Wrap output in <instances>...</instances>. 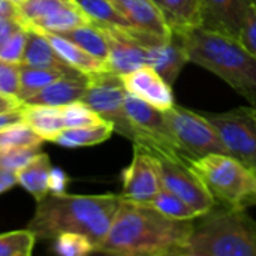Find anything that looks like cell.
<instances>
[{
	"label": "cell",
	"instance_id": "2e32d148",
	"mask_svg": "<svg viewBox=\"0 0 256 256\" xmlns=\"http://www.w3.org/2000/svg\"><path fill=\"white\" fill-rule=\"evenodd\" d=\"M88 86L87 74H64L42 90L27 98L24 105H46V106H64L68 104L81 100Z\"/></svg>",
	"mask_w": 256,
	"mask_h": 256
},
{
	"label": "cell",
	"instance_id": "8d00e7d4",
	"mask_svg": "<svg viewBox=\"0 0 256 256\" xmlns=\"http://www.w3.org/2000/svg\"><path fill=\"white\" fill-rule=\"evenodd\" d=\"M238 39L256 58V0L248 10V15L238 33Z\"/></svg>",
	"mask_w": 256,
	"mask_h": 256
},
{
	"label": "cell",
	"instance_id": "f546056e",
	"mask_svg": "<svg viewBox=\"0 0 256 256\" xmlns=\"http://www.w3.org/2000/svg\"><path fill=\"white\" fill-rule=\"evenodd\" d=\"M44 140L24 122L15 123L0 130V150L42 146Z\"/></svg>",
	"mask_w": 256,
	"mask_h": 256
},
{
	"label": "cell",
	"instance_id": "1f68e13d",
	"mask_svg": "<svg viewBox=\"0 0 256 256\" xmlns=\"http://www.w3.org/2000/svg\"><path fill=\"white\" fill-rule=\"evenodd\" d=\"M62 112L66 128H80V126L105 123V120L82 100H76L62 106Z\"/></svg>",
	"mask_w": 256,
	"mask_h": 256
},
{
	"label": "cell",
	"instance_id": "7bdbcfd3",
	"mask_svg": "<svg viewBox=\"0 0 256 256\" xmlns=\"http://www.w3.org/2000/svg\"><path fill=\"white\" fill-rule=\"evenodd\" d=\"M254 171V174H255V180H256V170H252ZM252 206H256V184H255V189H254V192L244 200V202H243V208H249V207H252Z\"/></svg>",
	"mask_w": 256,
	"mask_h": 256
},
{
	"label": "cell",
	"instance_id": "e575fe53",
	"mask_svg": "<svg viewBox=\"0 0 256 256\" xmlns=\"http://www.w3.org/2000/svg\"><path fill=\"white\" fill-rule=\"evenodd\" d=\"M26 42H27V28L21 27L0 44V58L12 63H21Z\"/></svg>",
	"mask_w": 256,
	"mask_h": 256
},
{
	"label": "cell",
	"instance_id": "5b68a950",
	"mask_svg": "<svg viewBox=\"0 0 256 256\" xmlns=\"http://www.w3.org/2000/svg\"><path fill=\"white\" fill-rule=\"evenodd\" d=\"M189 165L213 195L218 206L243 208L244 200L255 189L254 171L230 154L212 153L189 160Z\"/></svg>",
	"mask_w": 256,
	"mask_h": 256
},
{
	"label": "cell",
	"instance_id": "d4e9b609",
	"mask_svg": "<svg viewBox=\"0 0 256 256\" xmlns=\"http://www.w3.org/2000/svg\"><path fill=\"white\" fill-rule=\"evenodd\" d=\"M92 22V20L87 16V14L76 4L72 3L57 12H54L50 16H45L39 21H34L33 24L27 26L26 28L30 30H38V32H52V33H60L64 30H70L84 24Z\"/></svg>",
	"mask_w": 256,
	"mask_h": 256
},
{
	"label": "cell",
	"instance_id": "f1b7e54d",
	"mask_svg": "<svg viewBox=\"0 0 256 256\" xmlns=\"http://www.w3.org/2000/svg\"><path fill=\"white\" fill-rule=\"evenodd\" d=\"M72 3H75V0H26L16 6L18 20L24 27H27Z\"/></svg>",
	"mask_w": 256,
	"mask_h": 256
},
{
	"label": "cell",
	"instance_id": "f6af8a7d",
	"mask_svg": "<svg viewBox=\"0 0 256 256\" xmlns=\"http://www.w3.org/2000/svg\"><path fill=\"white\" fill-rule=\"evenodd\" d=\"M9 2H10V3H14L15 6H20V4H21V3H24L26 0H9Z\"/></svg>",
	"mask_w": 256,
	"mask_h": 256
},
{
	"label": "cell",
	"instance_id": "3957f363",
	"mask_svg": "<svg viewBox=\"0 0 256 256\" xmlns=\"http://www.w3.org/2000/svg\"><path fill=\"white\" fill-rule=\"evenodd\" d=\"M186 54L195 63L224 80L250 105L256 104V58L238 38L202 26L178 32Z\"/></svg>",
	"mask_w": 256,
	"mask_h": 256
},
{
	"label": "cell",
	"instance_id": "8fae6325",
	"mask_svg": "<svg viewBox=\"0 0 256 256\" xmlns=\"http://www.w3.org/2000/svg\"><path fill=\"white\" fill-rule=\"evenodd\" d=\"M122 198L135 202H150L162 189L158 158L140 144H134V158L122 174Z\"/></svg>",
	"mask_w": 256,
	"mask_h": 256
},
{
	"label": "cell",
	"instance_id": "d590c367",
	"mask_svg": "<svg viewBox=\"0 0 256 256\" xmlns=\"http://www.w3.org/2000/svg\"><path fill=\"white\" fill-rule=\"evenodd\" d=\"M20 88V63L0 58V94L16 98Z\"/></svg>",
	"mask_w": 256,
	"mask_h": 256
},
{
	"label": "cell",
	"instance_id": "ee69618b",
	"mask_svg": "<svg viewBox=\"0 0 256 256\" xmlns=\"http://www.w3.org/2000/svg\"><path fill=\"white\" fill-rule=\"evenodd\" d=\"M248 110H249V112H250V114H252V116L256 118V104L255 105H249V106H248Z\"/></svg>",
	"mask_w": 256,
	"mask_h": 256
},
{
	"label": "cell",
	"instance_id": "4316f807",
	"mask_svg": "<svg viewBox=\"0 0 256 256\" xmlns=\"http://www.w3.org/2000/svg\"><path fill=\"white\" fill-rule=\"evenodd\" d=\"M147 204L152 206L159 213H162V214H165V216H168L171 219L196 220L201 216L188 202H184L182 198H178L177 195H174V194H171L170 190H165V189H160L154 195V198Z\"/></svg>",
	"mask_w": 256,
	"mask_h": 256
},
{
	"label": "cell",
	"instance_id": "603a6c76",
	"mask_svg": "<svg viewBox=\"0 0 256 256\" xmlns=\"http://www.w3.org/2000/svg\"><path fill=\"white\" fill-rule=\"evenodd\" d=\"M114 132V126L111 123H100V124H90V126H80V128H64L60 130L52 142L58 144L64 148H80L88 146H98L106 140Z\"/></svg>",
	"mask_w": 256,
	"mask_h": 256
},
{
	"label": "cell",
	"instance_id": "9c48e42d",
	"mask_svg": "<svg viewBox=\"0 0 256 256\" xmlns=\"http://www.w3.org/2000/svg\"><path fill=\"white\" fill-rule=\"evenodd\" d=\"M159 164V176L162 189L182 198L201 216L214 208L216 200L204 186L201 178L194 172L189 162L180 156L156 154Z\"/></svg>",
	"mask_w": 256,
	"mask_h": 256
},
{
	"label": "cell",
	"instance_id": "b9f144b4",
	"mask_svg": "<svg viewBox=\"0 0 256 256\" xmlns=\"http://www.w3.org/2000/svg\"><path fill=\"white\" fill-rule=\"evenodd\" d=\"M0 16H16L18 18L16 6L14 3H10L9 0H0Z\"/></svg>",
	"mask_w": 256,
	"mask_h": 256
},
{
	"label": "cell",
	"instance_id": "83f0119b",
	"mask_svg": "<svg viewBox=\"0 0 256 256\" xmlns=\"http://www.w3.org/2000/svg\"><path fill=\"white\" fill-rule=\"evenodd\" d=\"M75 3L87 14V16L98 22L117 27H132L129 21L114 8L110 0H75Z\"/></svg>",
	"mask_w": 256,
	"mask_h": 256
},
{
	"label": "cell",
	"instance_id": "ac0fdd59",
	"mask_svg": "<svg viewBox=\"0 0 256 256\" xmlns=\"http://www.w3.org/2000/svg\"><path fill=\"white\" fill-rule=\"evenodd\" d=\"M22 64L44 68V69H54L63 74H76L80 70L70 68L52 48L50 40L36 30L27 28V42L22 54Z\"/></svg>",
	"mask_w": 256,
	"mask_h": 256
},
{
	"label": "cell",
	"instance_id": "60d3db41",
	"mask_svg": "<svg viewBox=\"0 0 256 256\" xmlns=\"http://www.w3.org/2000/svg\"><path fill=\"white\" fill-rule=\"evenodd\" d=\"M22 106V102L18 98L14 96H6V94H0V114L6 112V111H12V110H18Z\"/></svg>",
	"mask_w": 256,
	"mask_h": 256
},
{
	"label": "cell",
	"instance_id": "5bb4252c",
	"mask_svg": "<svg viewBox=\"0 0 256 256\" xmlns=\"http://www.w3.org/2000/svg\"><path fill=\"white\" fill-rule=\"evenodd\" d=\"M202 27L238 38L249 8L255 0H200Z\"/></svg>",
	"mask_w": 256,
	"mask_h": 256
},
{
	"label": "cell",
	"instance_id": "f35d334b",
	"mask_svg": "<svg viewBox=\"0 0 256 256\" xmlns=\"http://www.w3.org/2000/svg\"><path fill=\"white\" fill-rule=\"evenodd\" d=\"M18 184V177L15 171L0 166V195Z\"/></svg>",
	"mask_w": 256,
	"mask_h": 256
},
{
	"label": "cell",
	"instance_id": "836d02e7",
	"mask_svg": "<svg viewBox=\"0 0 256 256\" xmlns=\"http://www.w3.org/2000/svg\"><path fill=\"white\" fill-rule=\"evenodd\" d=\"M40 147L42 146H32V147L0 150V166L16 172L22 166H26L36 154H39L42 152Z\"/></svg>",
	"mask_w": 256,
	"mask_h": 256
},
{
	"label": "cell",
	"instance_id": "ab89813d",
	"mask_svg": "<svg viewBox=\"0 0 256 256\" xmlns=\"http://www.w3.org/2000/svg\"><path fill=\"white\" fill-rule=\"evenodd\" d=\"M66 183H68V178L63 174V171L52 168L51 177H50V192H63Z\"/></svg>",
	"mask_w": 256,
	"mask_h": 256
},
{
	"label": "cell",
	"instance_id": "6da1fadb",
	"mask_svg": "<svg viewBox=\"0 0 256 256\" xmlns=\"http://www.w3.org/2000/svg\"><path fill=\"white\" fill-rule=\"evenodd\" d=\"M194 222L171 219L148 204L123 198L96 252L118 256H182Z\"/></svg>",
	"mask_w": 256,
	"mask_h": 256
},
{
	"label": "cell",
	"instance_id": "44dd1931",
	"mask_svg": "<svg viewBox=\"0 0 256 256\" xmlns=\"http://www.w3.org/2000/svg\"><path fill=\"white\" fill-rule=\"evenodd\" d=\"M164 12L171 32H184L202 24L200 0H154Z\"/></svg>",
	"mask_w": 256,
	"mask_h": 256
},
{
	"label": "cell",
	"instance_id": "e0dca14e",
	"mask_svg": "<svg viewBox=\"0 0 256 256\" xmlns=\"http://www.w3.org/2000/svg\"><path fill=\"white\" fill-rule=\"evenodd\" d=\"M114 8L138 30L159 36H170L172 32L154 0H110Z\"/></svg>",
	"mask_w": 256,
	"mask_h": 256
},
{
	"label": "cell",
	"instance_id": "d6986e66",
	"mask_svg": "<svg viewBox=\"0 0 256 256\" xmlns=\"http://www.w3.org/2000/svg\"><path fill=\"white\" fill-rule=\"evenodd\" d=\"M38 32V30H36ZM52 45V48L56 50V52L74 69L82 72V74H96L100 70H106L105 62L92 56L90 52H87L86 50H82L81 46H78L76 44L70 42L69 39L52 33V32H40Z\"/></svg>",
	"mask_w": 256,
	"mask_h": 256
},
{
	"label": "cell",
	"instance_id": "7a4b0ae2",
	"mask_svg": "<svg viewBox=\"0 0 256 256\" xmlns=\"http://www.w3.org/2000/svg\"><path fill=\"white\" fill-rule=\"evenodd\" d=\"M122 195H68L63 192H48L36 200V208L27 225L36 240L56 238L63 232H78L86 236L94 246L106 237Z\"/></svg>",
	"mask_w": 256,
	"mask_h": 256
},
{
	"label": "cell",
	"instance_id": "ffe728a7",
	"mask_svg": "<svg viewBox=\"0 0 256 256\" xmlns=\"http://www.w3.org/2000/svg\"><path fill=\"white\" fill-rule=\"evenodd\" d=\"M22 122L30 126L44 141H52L56 135L66 128L62 106L22 104Z\"/></svg>",
	"mask_w": 256,
	"mask_h": 256
},
{
	"label": "cell",
	"instance_id": "7402d4cb",
	"mask_svg": "<svg viewBox=\"0 0 256 256\" xmlns=\"http://www.w3.org/2000/svg\"><path fill=\"white\" fill-rule=\"evenodd\" d=\"M51 171L52 166L48 154L40 152L26 166L16 171L18 184L22 186L27 192H30L34 196V200H39L50 192Z\"/></svg>",
	"mask_w": 256,
	"mask_h": 256
},
{
	"label": "cell",
	"instance_id": "9a60e30c",
	"mask_svg": "<svg viewBox=\"0 0 256 256\" xmlns=\"http://www.w3.org/2000/svg\"><path fill=\"white\" fill-rule=\"evenodd\" d=\"M186 63H189V58L178 32H172L166 39L147 46V64L171 86L177 81Z\"/></svg>",
	"mask_w": 256,
	"mask_h": 256
},
{
	"label": "cell",
	"instance_id": "30bf717a",
	"mask_svg": "<svg viewBox=\"0 0 256 256\" xmlns=\"http://www.w3.org/2000/svg\"><path fill=\"white\" fill-rule=\"evenodd\" d=\"M207 117L218 129L228 154L256 170V118L248 106Z\"/></svg>",
	"mask_w": 256,
	"mask_h": 256
},
{
	"label": "cell",
	"instance_id": "4fadbf2b",
	"mask_svg": "<svg viewBox=\"0 0 256 256\" xmlns=\"http://www.w3.org/2000/svg\"><path fill=\"white\" fill-rule=\"evenodd\" d=\"M122 80L128 93L160 111H166L176 105L172 86L148 64L122 75Z\"/></svg>",
	"mask_w": 256,
	"mask_h": 256
},
{
	"label": "cell",
	"instance_id": "8992f818",
	"mask_svg": "<svg viewBox=\"0 0 256 256\" xmlns=\"http://www.w3.org/2000/svg\"><path fill=\"white\" fill-rule=\"evenodd\" d=\"M165 118L182 156L188 162L212 153L228 154L218 129L207 116L174 105L165 111Z\"/></svg>",
	"mask_w": 256,
	"mask_h": 256
},
{
	"label": "cell",
	"instance_id": "7c38bea8",
	"mask_svg": "<svg viewBox=\"0 0 256 256\" xmlns=\"http://www.w3.org/2000/svg\"><path fill=\"white\" fill-rule=\"evenodd\" d=\"M99 26L105 32L110 46L108 57L105 60L106 70L124 75L147 64V46L141 45L132 38L129 32L130 27H117L106 24Z\"/></svg>",
	"mask_w": 256,
	"mask_h": 256
},
{
	"label": "cell",
	"instance_id": "ba28073f",
	"mask_svg": "<svg viewBox=\"0 0 256 256\" xmlns=\"http://www.w3.org/2000/svg\"><path fill=\"white\" fill-rule=\"evenodd\" d=\"M124 108L134 128V144H140L156 154L183 158L170 132L165 111L152 106L128 92L124 98Z\"/></svg>",
	"mask_w": 256,
	"mask_h": 256
},
{
	"label": "cell",
	"instance_id": "cb8c5ba5",
	"mask_svg": "<svg viewBox=\"0 0 256 256\" xmlns=\"http://www.w3.org/2000/svg\"><path fill=\"white\" fill-rule=\"evenodd\" d=\"M66 39H69L70 42L76 44L78 46H81L82 50H86L87 52H90L92 56L100 58V60H106L108 57V39L105 32L102 30V27L96 22H88L70 30H64L57 33Z\"/></svg>",
	"mask_w": 256,
	"mask_h": 256
},
{
	"label": "cell",
	"instance_id": "52a82bcc",
	"mask_svg": "<svg viewBox=\"0 0 256 256\" xmlns=\"http://www.w3.org/2000/svg\"><path fill=\"white\" fill-rule=\"evenodd\" d=\"M124 98L126 88L122 75L100 70L88 75V86L81 100L93 108L105 122L111 123L114 132L134 141V128L126 114Z\"/></svg>",
	"mask_w": 256,
	"mask_h": 256
},
{
	"label": "cell",
	"instance_id": "74e56055",
	"mask_svg": "<svg viewBox=\"0 0 256 256\" xmlns=\"http://www.w3.org/2000/svg\"><path fill=\"white\" fill-rule=\"evenodd\" d=\"M21 27L24 26L20 22L16 16H0V44Z\"/></svg>",
	"mask_w": 256,
	"mask_h": 256
},
{
	"label": "cell",
	"instance_id": "4dcf8cb0",
	"mask_svg": "<svg viewBox=\"0 0 256 256\" xmlns=\"http://www.w3.org/2000/svg\"><path fill=\"white\" fill-rule=\"evenodd\" d=\"M36 237L30 230L0 234V256H30Z\"/></svg>",
	"mask_w": 256,
	"mask_h": 256
},
{
	"label": "cell",
	"instance_id": "484cf974",
	"mask_svg": "<svg viewBox=\"0 0 256 256\" xmlns=\"http://www.w3.org/2000/svg\"><path fill=\"white\" fill-rule=\"evenodd\" d=\"M62 75H64V74L60 70L34 68V66L20 63V88H18L16 98L21 102H24L27 98L33 96L34 93L42 90L45 86L51 84Z\"/></svg>",
	"mask_w": 256,
	"mask_h": 256
},
{
	"label": "cell",
	"instance_id": "d6a6232c",
	"mask_svg": "<svg viewBox=\"0 0 256 256\" xmlns=\"http://www.w3.org/2000/svg\"><path fill=\"white\" fill-rule=\"evenodd\" d=\"M52 250L62 256H84L94 252V246L82 234L63 232L54 238Z\"/></svg>",
	"mask_w": 256,
	"mask_h": 256
},
{
	"label": "cell",
	"instance_id": "277c9868",
	"mask_svg": "<svg viewBox=\"0 0 256 256\" xmlns=\"http://www.w3.org/2000/svg\"><path fill=\"white\" fill-rule=\"evenodd\" d=\"M194 222L182 256H256V222L246 208H212Z\"/></svg>",
	"mask_w": 256,
	"mask_h": 256
}]
</instances>
